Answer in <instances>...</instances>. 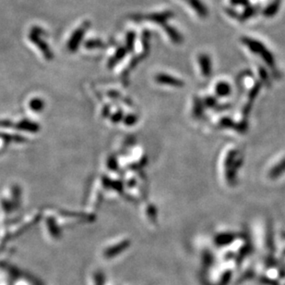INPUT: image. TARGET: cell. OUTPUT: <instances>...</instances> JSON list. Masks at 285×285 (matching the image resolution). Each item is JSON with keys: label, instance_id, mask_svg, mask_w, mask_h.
<instances>
[{"label": "cell", "instance_id": "3957f363", "mask_svg": "<svg viewBox=\"0 0 285 285\" xmlns=\"http://www.w3.org/2000/svg\"><path fill=\"white\" fill-rule=\"evenodd\" d=\"M190 6L196 10V12L198 13L200 17L205 18L208 15V10L205 6L203 5L202 2L200 0H188Z\"/></svg>", "mask_w": 285, "mask_h": 285}, {"label": "cell", "instance_id": "30bf717a", "mask_svg": "<svg viewBox=\"0 0 285 285\" xmlns=\"http://www.w3.org/2000/svg\"><path fill=\"white\" fill-rule=\"evenodd\" d=\"M231 3L232 5L247 6V7L249 5L248 0H231Z\"/></svg>", "mask_w": 285, "mask_h": 285}, {"label": "cell", "instance_id": "8992f818", "mask_svg": "<svg viewBox=\"0 0 285 285\" xmlns=\"http://www.w3.org/2000/svg\"><path fill=\"white\" fill-rule=\"evenodd\" d=\"M164 27L166 31V34L169 35L170 38L172 39L173 42H174V43H181L182 42V36L180 35L176 30L167 25H164Z\"/></svg>", "mask_w": 285, "mask_h": 285}, {"label": "cell", "instance_id": "7a4b0ae2", "mask_svg": "<svg viewBox=\"0 0 285 285\" xmlns=\"http://www.w3.org/2000/svg\"><path fill=\"white\" fill-rule=\"evenodd\" d=\"M174 16V13L172 11H164V12H158V13H154L151 14L148 17V19L154 22H157L159 25H166V21L171 19Z\"/></svg>", "mask_w": 285, "mask_h": 285}, {"label": "cell", "instance_id": "277c9868", "mask_svg": "<svg viewBox=\"0 0 285 285\" xmlns=\"http://www.w3.org/2000/svg\"><path fill=\"white\" fill-rule=\"evenodd\" d=\"M199 64L204 75H209L211 73V59L207 55L199 56Z\"/></svg>", "mask_w": 285, "mask_h": 285}, {"label": "cell", "instance_id": "6da1fadb", "mask_svg": "<svg viewBox=\"0 0 285 285\" xmlns=\"http://www.w3.org/2000/svg\"><path fill=\"white\" fill-rule=\"evenodd\" d=\"M243 42L247 44V48L253 51L254 53L261 55V57L265 59V61L268 64L271 65V66L273 65V63H274L273 57H272L271 52L267 50L263 44L260 42H257V41H255L251 38H247V37L243 38Z\"/></svg>", "mask_w": 285, "mask_h": 285}, {"label": "cell", "instance_id": "9c48e42d", "mask_svg": "<svg viewBox=\"0 0 285 285\" xmlns=\"http://www.w3.org/2000/svg\"><path fill=\"white\" fill-rule=\"evenodd\" d=\"M229 91H230V89H229L228 84H224V83L220 84L217 89V92L220 94H227L229 93Z\"/></svg>", "mask_w": 285, "mask_h": 285}, {"label": "cell", "instance_id": "ba28073f", "mask_svg": "<svg viewBox=\"0 0 285 285\" xmlns=\"http://www.w3.org/2000/svg\"><path fill=\"white\" fill-rule=\"evenodd\" d=\"M256 9L255 7H247L246 10L240 15V18L239 20H246L247 19H249L250 17H252L253 15L256 13Z\"/></svg>", "mask_w": 285, "mask_h": 285}, {"label": "cell", "instance_id": "52a82bcc", "mask_svg": "<svg viewBox=\"0 0 285 285\" xmlns=\"http://www.w3.org/2000/svg\"><path fill=\"white\" fill-rule=\"evenodd\" d=\"M280 8V0H275L272 4L269 6L266 10H264V14L267 17H272L278 12Z\"/></svg>", "mask_w": 285, "mask_h": 285}, {"label": "cell", "instance_id": "5b68a950", "mask_svg": "<svg viewBox=\"0 0 285 285\" xmlns=\"http://www.w3.org/2000/svg\"><path fill=\"white\" fill-rule=\"evenodd\" d=\"M157 81L160 82V83H164V84H172V85H174V86H177V85H182V82L179 81L177 79L173 78L171 77L169 75H165V74H160L157 76Z\"/></svg>", "mask_w": 285, "mask_h": 285}]
</instances>
